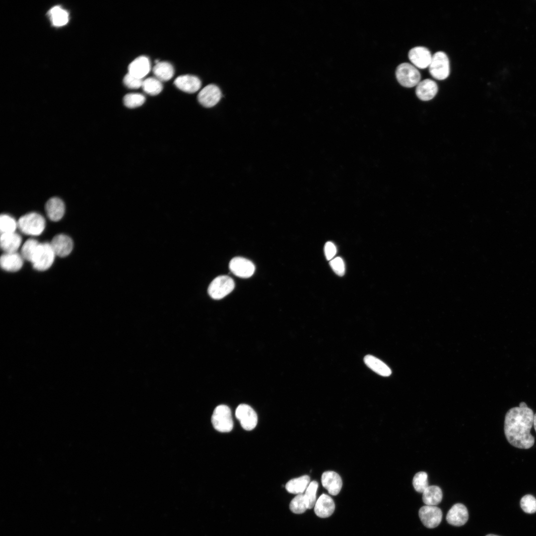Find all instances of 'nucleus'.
Here are the masks:
<instances>
[{"label":"nucleus","instance_id":"31","mask_svg":"<svg viewBox=\"0 0 536 536\" xmlns=\"http://www.w3.org/2000/svg\"><path fill=\"white\" fill-rule=\"evenodd\" d=\"M290 510L293 513L300 514L308 509L307 504L304 494L297 495L291 501L289 504Z\"/></svg>","mask_w":536,"mask_h":536},{"label":"nucleus","instance_id":"38","mask_svg":"<svg viewBox=\"0 0 536 536\" xmlns=\"http://www.w3.org/2000/svg\"><path fill=\"white\" fill-rule=\"evenodd\" d=\"M324 252L327 260H331L336 253V248L332 242H327L324 246Z\"/></svg>","mask_w":536,"mask_h":536},{"label":"nucleus","instance_id":"25","mask_svg":"<svg viewBox=\"0 0 536 536\" xmlns=\"http://www.w3.org/2000/svg\"><path fill=\"white\" fill-rule=\"evenodd\" d=\"M422 500L426 505L436 506L442 499V491L438 486H429L422 493Z\"/></svg>","mask_w":536,"mask_h":536},{"label":"nucleus","instance_id":"4","mask_svg":"<svg viewBox=\"0 0 536 536\" xmlns=\"http://www.w3.org/2000/svg\"><path fill=\"white\" fill-rule=\"evenodd\" d=\"M396 76L400 84L405 87L416 86L421 78L417 68L412 64L407 63H402L398 66Z\"/></svg>","mask_w":536,"mask_h":536},{"label":"nucleus","instance_id":"36","mask_svg":"<svg viewBox=\"0 0 536 536\" xmlns=\"http://www.w3.org/2000/svg\"><path fill=\"white\" fill-rule=\"evenodd\" d=\"M330 265L333 271L340 276H343L345 273V264L343 260L340 257H336L330 262Z\"/></svg>","mask_w":536,"mask_h":536},{"label":"nucleus","instance_id":"12","mask_svg":"<svg viewBox=\"0 0 536 536\" xmlns=\"http://www.w3.org/2000/svg\"><path fill=\"white\" fill-rule=\"evenodd\" d=\"M432 57L429 50L422 46L414 47L408 53V58L412 65L421 69L429 67Z\"/></svg>","mask_w":536,"mask_h":536},{"label":"nucleus","instance_id":"13","mask_svg":"<svg viewBox=\"0 0 536 536\" xmlns=\"http://www.w3.org/2000/svg\"><path fill=\"white\" fill-rule=\"evenodd\" d=\"M56 255L65 257L68 255L72 250L73 243L72 239L65 234L56 235L50 243Z\"/></svg>","mask_w":536,"mask_h":536},{"label":"nucleus","instance_id":"27","mask_svg":"<svg viewBox=\"0 0 536 536\" xmlns=\"http://www.w3.org/2000/svg\"><path fill=\"white\" fill-rule=\"evenodd\" d=\"M49 15L53 25L59 27L66 25L68 21V13L60 6L52 7L49 11Z\"/></svg>","mask_w":536,"mask_h":536},{"label":"nucleus","instance_id":"1","mask_svg":"<svg viewBox=\"0 0 536 536\" xmlns=\"http://www.w3.org/2000/svg\"><path fill=\"white\" fill-rule=\"evenodd\" d=\"M534 415L533 410L528 407H515L507 411L505 417L504 433L511 445L525 449L534 445L535 438L530 433Z\"/></svg>","mask_w":536,"mask_h":536},{"label":"nucleus","instance_id":"18","mask_svg":"<svg viewBox=\"0 0 536 536\" xmlns=\"http://www.w3.org/2000/svg\"><path fill=\"white\" fill-rule=\"evenodd\" d=\"M438 92V86L434 80L426 79L420 81L416 85L415 93L417 97L422 101L432 99Z\"/></svg>","mask_w":536,"mask_h":536},{"label":"nucleus","instance_id":"26","mask_svg":"<svg viewBox=\"0 0 536 536\" xmlns=\"http://www.w3.org/2000/svg\"><path fill=\"white\" fill-rule=\"evenodd\" d=\"M153 72L159 80L167 81L174 75V69L173 66L167 62H159L153 68Z\"/></svg>","mask_w":536,"mask_h":536},{"label":"nucleus","instance_id":"6","mask_svg":"<svg viewBox=\"0 0 536 536\" xmlns=\"http://www.w3.org/2000/svg\"><path fill=\"white\" fill-rule=\"evenodd\" d=\"M56 255L50 243H40L31 263L34 269L44 271L52 265Z\"/></svg>","mask_w":536,"mask_h":536},{"label":"nucleus","instance_id":"40","mask_svg":"<svg viewBox=\"0 0 536 536\" xmlns=\"http://www.w3.org/2000/svg\"><path fill=\"white\" fill-rule=\"evenodd\" d=\"M520 407H528L527 404L524 402H522L519 404Z\"/></svg>","mask_w":536,"mask_h":536},{"label":"nucleus","instance_id":"8","mask_svg":"<svg viewBox=\"0 0 536 536\" xmlns=\"http://www.w3.org/2000/svg\"><path fill=\"white\" fill-rule=\"evenodd\" d=\"M235 416L242 427L246 430H253L257 424V414L254 409L248 404H239L236 408Z\"/></svg>","mask_w":536,"mask_h":536},{"label":"nucleus","instance_id":"17","mask_svg":"<svg viewBox=\"0 0 536 536\" xmlns=\"http://www.w3.org/2000/svg\"><path fill=\"white\" fill-rule=\"evenodd\" d=\"M174 84L183 91L193 93L199 90L201 87V82L200 79L196 76L183 75L175 79Z\"/></svg>","mask_w":536,"mask_h":536},{"label":"nucleus","instance_id":"7","mask_svg":"<svg viewBox=\"0 0 536 536\" xmlns=\"http://www.w3.org/2000/svg\"><path fill=\"white\" fill-rule=\"evenodd\" d=\"M428 67L430 74L435 79H445L449 75V60L447 55L443 52H437L432 56Z\"/></svg>","mask_w":536,"mask_h":536},{"label":"nucleus","instance_id":"37","mask_svg":"<svg viewBox=\"0 0 536 536\" xmlns=\"http://www.w3.org/2000/svg\"><path fill=\"white\" fill-rule=\"evenodd\" d=\"M143 81L142 79L137 78L129 73L126 74L123 79L124 84L131 89H137L142 87Z\"/></svg>","mask_w":536,"mask_h":536},{"label":"nucleus","instance_id":"3","mask_svg":"<svg viewBox=\"0 0 536 536\" xmlns=\"http://www.w3.org/2000/svg\"><path fill=\"white\" fill-rule=\"evenodd\" d=\"M211 423L214 429L220 432H229L233 427L231 411L226 405L217 406L211 416Z\"/></svg>","mask_w":536,"mask_h":536},{"label":"nucleus","instance_id":"32","mask_svg":"<svg viewBox=\"0 0 536 536\" xmlns=\"http://www.w3.org/2000/svg\"><path fill=\"white\" fill-rule=\"evenodd\" d=\"M318 486V483L316 481H311L303 493L307 502L308 509L314 507L317 501L316 493Z\"/></svg>","mask_w":536,"mask_h":536},{"label":"nucleus","instance_id":"20","mask_svg":"<svg viewBox=\"0 0 536 536\" xmlns=\"http://www.w3.org/2000/svg\"><path fill=\"white\" fill-rule=\"evenodd\" d=\"M22 256L16 252L5 253L0 257L1 268L4 270L15 272L19 270L23 264Z\"/></svg>","mask_w":536,"mask_h":536},{"label":"nucleus","instance_id":"15","mask_svg":"<svg viewBox=\"0 0 536 536\" xmlns=\"http://www.w3.org/2000/svg\"><path fill=\"white\" fill-rule=\"evenodd\" d=\"M468 518V510L465 505L461 503L454 505L446 516V520L449 524L458 527L465 524Z\"/></svg>","mask_w":536,"mask_h":536},{"label":"nucleus","instance_id":"5","mask_svg":"<svg viewBox=\"0 0 536 536\" xmlns=\"http://www.w3.org/2000/svg\"><path fill=\"white\" fill-rule=\"evenodd\" d=\"M234 287L233 279L229 276L223 275L215 277L211 282L207 292L212 298L219 300L231 293Z\"/></svg>","mask_w":536,"mask_h":536},{"label":"nucleus","instance_id":"29","mask_svg":"<svg viewBox=\"0 0 536 536\" xmlns=\"http://www.w3.org/2000/svg\"><path fill=\"white\" fill-rule=\"evenodd\" d=\"M40 243L36 240H26L21 248V256L23 259L31 263Z\"/></svg>","mask_w":536,"mask_h":536},{"label":"nucleus","instance_id":"41","mask_svg":"<svg viewBox=\"0 0 536 536\" xmlns=\"http://www.w3.org/2000/svg\"><path fill=\"white\" fill-rule=\"evenodd\" d=\"M486 536H499L493 535V534H489V535H486Z\"/></svg>","mask_w":536,"mask_h":536},{"label":"nucleus","instance_id":"23","mask_svg":"<svg viewBox=\"0 0 536 536\" xmlns=\"http://www.w3.org/2000/svg\"><path fill=\"white\" fill-rule=\"evenodd\" d=\"M310 482L309 476L304 475L289 480L285 485V488L289 493L292 494L296 495L303 494Z\"/></svg>","mask_w":536,"mask_h":536},{"label":"nucleus","instance_id":"28","mask_svg":"<svg viewBox=\"0 0 536 536\" xmlns=\"http://www.w3.org/2000/svg\"><path fill=\"white\" fill-rule=\"evenodd\" d=\"M142 88L146 93L156 95L160 93L163 86L161 81L156 77H149L143 81Z\"/></svg>","mask_w":536,"mask_h":536},{"label":"nucleus","instance_id":"24","mask_svg":"<svg viewBox=\"0 0 536 536\" xmlns=\"http://www.w3.org/2000/svg\"><path fill=\"white\" fill-rule=\"evenodd\" d=\"M365 364L377 374L388 377L391 375L392 371L383 361L371 355H367L364 358Z\"/></svg>","mask_w":536,"mask_h":536},{"label":"nucleus","instance_id":"19","mask_svg":"<svg viewBox=\"0 0 536 536\" xmlns=\"http://www.w3.org/2000/svg\"><path fill=\"white\" fill-rule=\"evenodd\" d=\"M45 210L47 216L53 221H59L63 217L65 211V205L60 198L53 197L50 199L45 204Z\"/></svg>","mask_w":536,"mask_h":536},{"label":"nucleus","instance_id":"22","mask_svg":"<svg viewBox=\"0 0 536 536\" xmlns=\"http://www.w3.org/2000/svg\"><path fill=\"white\" fill-rule=\"evenodd\" d=\"M21 241V236L15 232L1 234L0 247L5 253H14L20 247Z\"/></svg>","mask_w":536,"mask_h":536},{"label":"nucleus","instance_id":"2","mask_svg":"<svg viewBox=\"0 0 536 536\" xmlns=\"http://www.w3.org/2000/svg\"><path fill=\"white\" fill-rule=\"evenodd\" d=\"M46 222L44 218L39 213L30 212L22 216L17 221L20 230L26 235L37 236L44 230Z\"/></svg>","mask_w":536,"mask_h":536},{"label":"nucleus","instance_id":"35","mask_svg":"<svg viewBox=\"0 0 536 536\" xmlns=\"http://www.w3.org/2000/svg\"><path fill=\"white\" fill-rule=\"evenodd\" d=\"M520 505L523 510L529 514L536 512V499L530 494L524 496L521 499Z\"/></svg>","mask_w":536,"mask_h":536},{"label":"nucleus","instance_id":"34","mask_svg":"<svg viewBox=\"0 0 536 536\" xmlns=\"http://www.w3.org/2000/svg\"><path fill=\"white\" fill-rule=\"evenodd\" d=\"M412 484L416 491L423 493L429 486L427 473L424 471L417 472L413 477Z\"/></svg>","mask_w":536,"mask_h":536},{"label":"nucleus","instance_id":"10","mask_svg":"<svg viewBox=\"0 0 536 536\" xmlns=\"http://www.w3.org/2000/svg\"><path fill=\"white\" fill-rule=\"evenodd\" d=\"M418 514L423 524L430 529L437 527L442 518V512L436 506H424L420 508Z\"/></svg>","mask_w":536,"mask_h":536},{"label":"nucleus","instance_id":"14","mask_svg":"<svg viewBox=\"0 0 536 536\" xmlns=\"http://www.w3.org/2000/svg\"><path fill=\"white\" fill-rule=\"evenodd\" d=\"M321 482L329 493L333 496L339 493L342 486L340 475L336 472L331 470L323 472L321 476Z\"/></svg>","mask_w":536,"mask_h":536},{"label":"nucleus","instance_id":"11","mask_svg":"<svg viewBox=\"0 0 536 536\" xmlns=\"http://www.w3.org/2000/svg\"><path fill=\"white\" fill-rule=\"evenodd\" d=\"M221 96L222 94L219 88L216 85L211 84L206 85L200 91L198 99L203 107L210 108L218 103Z\"/></svg>","mask_w":536,"mask_h":536},{"label":"nucleus","instance_id":"30","mask_svg":"<svg viewBox=\"0 0 536 536\" xmlns=\"http://www.w3.org/2000/svg\"><path fill=\"white\" fill-rule=\"evenodd\" d=\"M17 222L11 216L3 214L0 217V229L1 234L15 232Z\"/></svg>","mask_w":536,"mask_h":536},{"label":"nucleus","instance_id":"21","mask_svg":"<svg viewBox=\"0 0 536 536\" xmlns=\"http://www.w3.org/2000/svg\"><path fill=\"white\" fill-rule=\"evenodd\" d=\"M150 70L149 59L141 56L134 59L129 66V73L137 78L142 79Z\"/></svg>","mask_w":536,"mask_h":536},{"label":"nucleus","instance_id":"16","mask_svg":"<svg viewBox=\"0 0 536 536\" xmlns=\"http://www.w3.org/2000/svg\"><path fill=\"white\" fill-rule=\"evenodd\" d=\"M314 508L317 516L326 518L333 514L335 511V504L331 497L323 494L317 500Z\"/></svg>","mask_w":536,"mask_h":536},{"label":"nucleus","instance_id":"9","mask_svg":"<svg viewBox=\"0 0 536 536\" xmlns=\"http://www.w3.org/2000/svg\"><path fill=\"white\" fill-rule=\"evenodd\" d=\"M229 268L231 272L241 278L251 277L255 270V266L251 261L240 257L232 259L230 261Z\"/></svg>","mask_w":536,"mask_h":536},{"label":"nucleus","instance_id":"39","mask_svg":"<svg viewBox=\"0 0 536 536\" xmlns=\"http://www.w3.org/2000/svg\"><path fill=\"white\" fill-rule=\"evenodd\" d=\"M533 425L536 432V413L534 414L533 418Z\"/></svg>","mask_w":536,"mask_h":536},{"label":"nucleus","instance_id":"33","mask_svg":"<svg viewBox=\"0 0 536 536\" xmlns=\"http://www.w3.org/2000/svg\"><path fill=\"white\" fill-rule=\"evenodd\" d=\"M145 101V97L142 94L136 93L127 94L123 99L124 105L130 108L140 106Z\"/></svg>","mask_w":536,"mask_h":536}]
</instances>
